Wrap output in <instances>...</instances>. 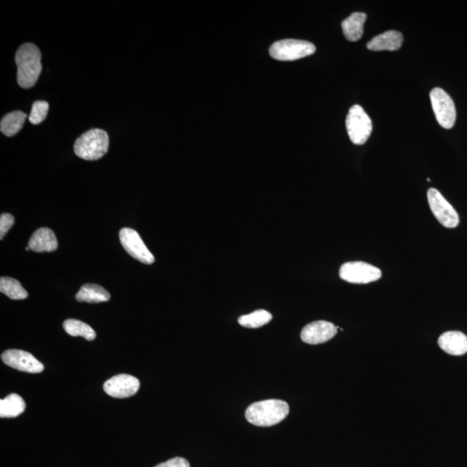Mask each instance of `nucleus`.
Returning a JSON list of instances; mask_svg holds the SVG:
<instances>
[{
	"instance_id": "obj_6",
	"label": "nucleus",
	"mask_w": 467,
	"mask_h": 467,
	"mask_svg": "<svg viewBox=\"0 0 467 467\" xmlns=\"http://www.w3.org/2000/svg\"><path fill=\"white\" fill-rule=\"evenodd\" d=\"M339 277L352 284H368L379 280L381 271L369 263L351 262L341 266Z\"/></svg>"
},
{
	"instance_id": "obj_2",
	"label": "nucleus",
	"mask_w": 467,
	"mask_h": 467,
	"mask_svg": "<svg viewBox=\"0 0 467 467\" xmlns=\"http://www.w3.org/2000/svg\"><path fill=\"white\" fill-rule=\"evenodd\" d=\"M289 411L288 404L283 400H265L248 406L245 417L250 424L257 427H272L284 421Z\"/></svg>"
},
{
	"instance_id": "obj_19",
	"label": "nucleus",
	"mask_w": 467,
	"mask_h": 467,
	"mask_svg": "<svg viewBox=\"0 0 467 467\" xmlns=\"http://www.w3.org/2000/svg\"><path fill=\"white\" fill-rule=\"evenodd\" d=\"M27 114L22 111H13L6 114L0 122V130L7 137L16 135L23 128Z\"/></svg>"
},
{
	"instance_id": "obj_20",
	"label": "nucleus",
	"mask_w": 467,
	"mask_h": 467,
	"mask_svg": "<svg viewBox=\"0 0 467 467\" xmlns=\"http://www.w3.org/2000/svg\"><path fill=\"white\" fill-rule=\"evenodd\" d=\"M0 292L7 297L15 300L25 299L28 297V292L22 287L20 281L11 277H1L0 279Z\"/></svg>"
},
{
	"instance_id": "obj_17",
	"label": "nucleus",
	"mask_w": 467,
	"mask_h": 467,
	"mask_svg": "<svg viewBox=\"0 0 467 467\" xmlns=\"http://www.w3.org/2000/svg\"><path fill=\"white\" fill-rule=\"evenodd\" d=\"M110 294L105 288L96 284H85L76 295L78 302L101 303L110 299Z\"/></svg>"
},
{
	"instance_id": "obj_13",
	"label": "nucleus",
	"mask_w": 467,
	"mask_h": 467,
	"mask_svg": "<svg viewBox=\"0 0 467 467\" xmlns=\"http://www.w3.org/2000/svg\"><path fill=\"white\" fill-rule=\"evenodd\" d=\"M440 349L453 356H462L467 352V337L457 331L444 332L438 339Z\"/></svg>"
},
{
	"instance_id": "obj_16",
	"label": "nucleus",
	"mask_w": 467,
	"mask_h": 467,
	"mask_svg": "<svg viewBox=\"0 0 467 467\" xmlns=\"http://www.w3.org/2000/svg\"><path fill=\"white\" fill-rule=\"evenodd\" d=\"M367 20V15L363 13H354L342 22L344 36L351 42H356L362 38L363 26Z\"/></svg>"
},
{
	"instance_id": "obj_7",
	"label": "nucleus",
	"mask_w": 467,
	"mask_h": 467,
	"mask_svg": "<svg viewBox=\"0 0 467 467\" xmlns=\"http://www.w3.org/2000/svg\"><path fill=\"white\" fill-rule=\"evenodd\" d=\"M433 112L437 121L445 129L454 127L456 121V109L453 99L442 88H435L430 93Z\"/></svg>"
},
{
	"instance_id": "obj_18",
	"label": "nucleus",
	"mask_w": 467,
	"mask_h": 467,
	"mask_svg": "<svg viewBox=\"0 0 467 467\" xmlns=\"http://www.w3.org/2000/svg\"><path fill=\"white\" fill-rule=\"evenodd\" d=\"M25 400L18 394H11L0 401V417L15 418L25 410Z\"/></svg>"
},
{
	"instance_id": "obj_14",
	"label": "nucleus",
	"mask_w": 467,
	"mask_h": 467,
	"mask_svg": "<svg viewBox=\"0 0 467 467\" xmlns=\"http://www.w3.org/2000/svg\"><path fill=\"white\" fill-rule=\"evenodd\" d=\"M28 246L36 253H50L57 250L58 243L55 233L50 229L40 228L33 233Z\"/></svg>"
},
{
	"instance_id": "obj_15",
	"label": "nucleus",
	"mask_w": 467,
	"mask_h": 467,
	"mask_svg": "<svg viewBox=\"0 0 467 467\" xmlns=\"http://www.w3.org/2000/svg\"><path fill=\"white\" fill-rule=\"evenodd\" d=\"M403 36L401 32L388 31L378 35L367 43V48L372 51L398 50L402 47Z\"/></svg>"
},
{
	"instance_id": "obj_22",
	"label": "nucleus",
	"mask_w": 467,
	"mask_h": 467,
	"mask_svg": "<svg viewBox=\"0 0 467 467\" xmlns=\"http://www.w3.org/2000/svg\"><path fill=\"white\" fill-rule=\"evenodd\" d=\"M65 332L72 337H83L85 339L92 341L95 339L94 330L86 323L77 320H67L64 323Z\"/></svg>"
},
{
	"instance_id": "obj_5",
	"label": "nucleus",
	"mask_w": 467,
	"mask_h": 467,
	"mask_svg": "<svg viewBox=\"0 0 467 467\" xmlns=\"http://www.w3.org/2000/svg\"><path fill=\"white\" fill-rule=\"evenodd\" d=\"M346 128L351 142L363 144L372 133V121L359 105L352 106L346 117Z\"/></svg>"
},
{
	"instance_id": "obj_1",
	"label": "nucleus",
	"mask_w": 467,
	"mask_h": 467,
	"mask_svg": "<svg viewBox=\"0 0 467 467\" xmlns=\"http://www.w3.org/2000/svg\"><path fill=\"white\" fill-rule=\"evenodd\" d=\"M42 54L34 43H27L20 47L15 57L18 67V83L23 88H31L36 83L43 66Z\"/></svg>"
},
{
	"instance_id": "obj_4",
	"label": "nucleus",
	"mask_w": 467,
	"mask_h": 467,
	"mask_svg": "<svg viewBox=\"0 0 467 467\" xmlns=\"http://www.w3.org/2000/svg\"><path fill=\"white\" fill-rule=\"evenodd\" d=\"M316 51L313 43L307 41L285 39L278 41L272 44L269 54L273 59L279 61H295L309 57Z\"/></svg>"
},
{
	"instance_id": "obj_12",
	"label": "nucleus",
	"mask_w": 467,
	"mask_h": 467,
	"mask_svg": "<svg viewBox=\"0 0 467 467\" xmlns=\"http://www.w3.org/2000/svg\"><path fill=\"white\" fill-rule=\"evenodd\" d=\"M337 327L331 322L320 320L311 322L302 329L300 337L303 342L309 344H320L327 342L334 337Z\"/></svg>"
},
{
	"instance_id": "obj_11",
	"label": "nucleus",
	"mask_w": 467,
	"mask_h": 467,
	"mask_svg": "<svg viewBox=\"0 0 467 467\" xmlns=\"http://www.w3.org/2000/svg\"><path fill=\"white\" fill-rule=\"evenodd\" d=\"M140 386L136 377L128 374H120L107 380L103 385L104 391L114 398H128L135 395Z\"/></svg>"
},
{
	"instance_id": "obj_10",
	"label": "nucleus",
	"mask_w": 467,
	"mask_h": 467,
	"mask_svg": "<svg viewBox=\"0 0 467 467\" xmlns=\"http://www.w3.org/2000/svg\"><path fill=\"white\" fill-rule=\"evenodd\" d=\"M1 359L6 365L20 372L27 373L42 372L44 367L34 356L27 351L20 350H8L4 352Z\"/></svg>"
},
{
	"instance_id": "obj_25",
	"label": "nucleus",
	"mask_w": 467,
	"mask_h": 467,
	"mask_svg": "<svg viewBox=\"0 0 467 467\" xmlns=\"http://www.w3.org/2000/svg\"><path fill=\"white\" fill-rule=\"evenodd\" d=\"M155 467H191V466L187 459L176 457L170 459L168 461L161 463V464H158Z\"/></svg>"
},
{
	"instance_id": "obj_24",
	"label": "nucleus",
	"mask_w": 467,
	"mask_h": 467,
	"mask_svg": "<svg viewBox=\"0 0 467 467\" xmlns=\"http://www.w3.org/2000/svg\"><path fill=\"white\" fill-rule=\"evenodd\" d=\"M14 222L15 218L13 215L8 213L1 214V217H0V239H4V236L12 229Z\"/></svg>"
},
{
	"instance_id": "obj_9",
	"label": "nucleus",
	"mask_w": 467,
	"mask_h": 467,
	"mask_svg": "<svg viewBox=\"0 0 467 467\" xmlns=\"http://www.w3.org/2000/svg\"><path fill=\"white\" fill-rule=\"evenodd\" d=\"M120 240L124 250L132 257L144 264H153L155 258L135 229L124 228L120 231Z\"/></svg>"
},
{
	"instance_id": "obj_3",
	"label": "nucleus",
	"mask_w": 467,
	"mask_h": 467,
	"mask_svg": "<svg viewBox=\"0 0 467 467\" xmlns=\"http://www.w3.org/2000/svg\"><path fill=\"white\" fill-rule=\"evenodd\" d=\"M109 137L105 130L93 128L76 140L74 151L77 157L95 161L102 158L109 151Z\"/></svg>"
},
{
	"instance_id": "obj_21",
	"label": "nucleus",
	"mask_w": 467,
	"mask_h": 467,
	"mask_svg": "<svg viewBox=\"0 0 467 467\" xmlns=\"http://www.w3.org/2000/svg\"><path fill=\"white\" fill-rule=\"evenodd\" d=\"M272 318V314L269 311L261 309L250 314L243 315L238 318V323L243 327L255 329L269 324Z\"/></svg>"
},
{
	"instance_id": "obj_23",
	"label": "nucleus",
	"mask_w": 467,
	"mask_h": 467,
	"mask_svg": "<svg viewBox=\"0 0 467 467\" xmlns=\"http://www.w3.org/2000/svg\"><path fill=\"white\" fill-rule=\"evenodd\" d=\"M49 112V103L46 101H36L33 103L29 121L33 125H39L46 120Z\"/></svg>"
},
{
	"instance_id": "obj_8",
	"label": "nucleus",
	"mask_w": 467,
	"mask_h": 467,
	"mask_svg": "<svg viewBox=\"0 0 467 467\" xmlns=\"http://www.w3.org/2000/svg\"><path fill=\"white\" fill-rule=\"evenodd\" d=\"M428 200L433 216L444 227L453 229L459 224L457 211L444 198L436 189L430 188L428 191Z\"/></svg>"
}]
</instances>
